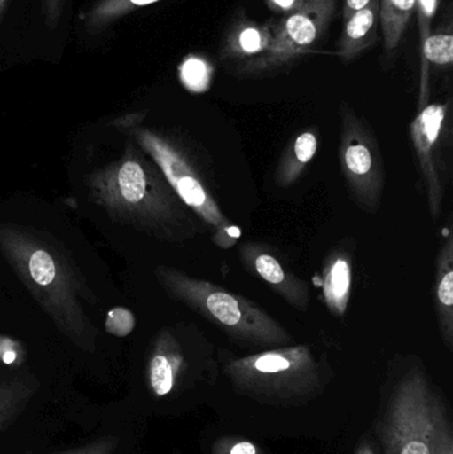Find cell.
<instances>
[{"instance_id":"obj_1","label":"cell","mask_w":453,"mask_h":454,"mask_svg":"<svg viewBox=\"0 0 453 454\" xmlns=\"http://www.w3.org/2000/svg\"><path fill=\"white\" fill-rule=\"evenodd\" d=\"M87 188L111 220L154 239L183 243L207 231L135 141H127L119 159L93 170Z\"/></svg>"},{"instance_id":"obj_2","label":"cell","mask_w":453,"mask_h":454,"mask_svg":"<svg viewBox=\"0 0 453 454\" xmlns=\"http://www.w3.org/2000/svg\"><path fill=\"white\" fill-rule=\"evenodd\" d=\"M0 254L58 330L93 351L98 331L84 303L98 301L68 251L48 232L0 223Z\"/></svg>"},{"instance_id":"obj_3","label":"cell","mask_w":453,"mask_h":454,"mask_svg":"<svg viewBox=\"0 0 453 454\" xmlns=\"http://www.w3.org/2000/svg\"><path fill=\"white\" fill-rule=\"evenodd\" d=\"M154 277L173 301L220 328L236 343L282 347L293 340L278 320L239 294L164 264L154 267Z\"/></svg>"},{"instance_id":"obj_4","label":"cell","mask_w":453,"mask_h":454,"mask_svg":"<svg viewBox=\"0 0 453 454\" xmlns=\"http://www.w3.org/2000/svg\"><path fill=\"white\" fill-rule=\"evenodd\" d=\"M144 117L145 114H124L112 125L153 160L178 199L210 230L213 243L223 250L233 247L241 229L226 217L185 145L172 133L145 127Z\"/></svg>"},{"instance_id":"obj_5","label":"cell","mask_w":453,"mask_h":454,"mask_svg":"<svg viewBox=\"0 0 453 454\" xmlns=\"http://www.w3.org/2000/svg\"><path fill=\"white\" fill-rule=\"evenodd\" d=\"M338 0H300L292 12L274 23L273 42L263 55L237 66L241 76H262L297 60L324 42Z\"/></svg>"},{"instance_id":"obj_6","label":"cell","mask_w":453,"mask_h":454,"mask_svg":"<svg viewBox=\"0 0 453 454\" xmlns=\"http://www.w3.org/2000/svg\"><path fill=\"white\" fill-rule=\"evenodd\" d=\"M340 114V165L351 199L364 212L375 213L385 191V162L379 143L366 120L348 104Z\"/></svg>"},{"instance_id":"obj_7","label":"cell","mask_w":453,"mask_h":454,"mask_svg":"<svg viewBox=\"0 0 453 454\" xmlns=\"http://www.w3.org/2000/svg\"><path fill=\"white\" fill-rule=\"evenodd\" d=\"M433 395L420 371L404 376L394 392L383 426L386 454H433Z\"/></svg>"},{"instance_id":"obj_8","label":"cell","mask_w":453,"mask_h":454,"mask_svg":"<svg viewBox=\"0 0 453 454\" xmlns=\"http://www.w3.org/2000/svg\"><path fill=\"white\" fill-rule=\"evenodd\" d=\"M449 104H427L411 124V140L427 192L431 218L438 221L444 201V184L436 161V145L449 114Z\"/></svg>"},{"instance_id":"obj_9","label":"cell","mask_w":453,"mask_h":454,"mask_svg":"<svg viewBox=\"0 0 453 454\" xmlns=\"http://www.w3.org/2000/svg\"><path fill=\"white\" fill-rule=\"evenodd\" d=\"M242 266L268 283L287 304L298 311H308L310 290L305 280L287 270L269 246L260 242H245L238 246Z\"/></svg>"},{"instance_id":"obj_10","label":"cell","mask_w":453,"mask_h":454,"mask_svg":"<svg viewBox=\"0 0 453 454\" xmlns=\"http://www.w3.org/2000/svg\"><path fill=\"white\" fill-rule=\"evenodd\" d=\"M274 21L260 24L250 19L234 21L226 32L221 45V58L223 60H253L263 55L273 42Z\"/></svg>"},{"instance_id":"obj_11","label":"cell","mask_w":453,"mask_h":454,"mask_svg":"<svg viewBox=\"0 0 453 454\" xmlns=\"http://www.w3.org/2000/svg\"><path fill=\"white\" fill-rule=\"evenodd\" d=\"M183 363L177 330L167 327L160 331L152 348L148 367L149 381L157 396H165L172 392Z\"/></svg>"},{"instance_id":"obj_12","label":"cell","mask_w":453,"mask_h":454,"mask_svg":"<svg viewBox=\"0 0 453 454\" xmlns=\"http://www.w3.org/2000/svg\"><path fill=\"white\" fill-rule=\"evenodd\" d=\"M379 37V0H371L366 7L346 19L337 53L348 64L371 48Z\"/></svg>"},{"instance_id":"obj_13","label":"cell","mask_w":453,"mask_h":454,"mask_svg":"<svg viewBox=\"0 0 453 454\" xmlns=\"http://www.w3.org/2000/svg\"><path fill=\"white\" fill-rule=\"evenodd\" d=\"M435 309L441 336L447 346L453 343V238L447 235L439 251L435 277Z\"/></svg>"},{"instance_id":"obj_14","label":"cell","mask_w":453,"mask_h":454,"mask_svg":"<svg viewBox=\"0 0 453 454\" xmlns=\"http://www.w3.org/2000/svg\"><path fill=\"white\" fill-rule=\"evenodd\" d=\"M351 256L346 250H337L327 259L322 275L324 303L334 317L348 311L351 293Z\"/></svg>"},{"instance_id":"obj_15","label":"cell","mask_w":453,"mask_h":454,"mask_svg":"<svg viewBox=\"0 0 453 454\" xmlns=\"http://www.w3.org/2000/svg\"><path fill=\"white\" fill-rule=\"evenodd\" d=\"M417 0H379V27L385 52L393 55L403 39Z\"/></svg>"},{"instance_id":"obj_16","label":"cell","mask_w":453,"mask_h":454,"mask_svg":"<svg viewBox=\"0 0 453 454\" xmlns=\"http://www.w3.org/2000/svg\"><path fill=\"white\" fill-rule=\"evenodd\" d=\"M316 151H318V138L316 133L310 130L301 133L279 162L277 169L278 185L287 188L295 183L303 172V168L316 157Z\"/></svg>"},{"instance_id":"obj_17","label":"cell","mask_w":453,"mask_h":454,"mask_svg":"<svg viewBox=\"0 0 453 454\" xmlns=\"http://www.w3.org/2000/svg\"><path fill=\"white\" fill-rule=\"evenodd\" d=\"M422 84H420V108L427 106L428 69L427 63L436 66H451L453 61V36L449 31L431 32L422 42Z\"/></svg>"},{"instance_id":"obj_18","label":"cell","mask_w":453,"mask_h":454,"mask_svg":"<svg viewBox=\"0 0 453 454\" xmlns=\"http://www.w3.org/2000/svg\"><path fill=\"white\" fill-rule=\"evenodd\" d=\"M157 2L160 0H98L85 13L82 20L88 31L100 32L122 16Z\"/></svg>"},{"instance_id":"obj_19","label":"cell","mask_w":453,"mask_h":454,"mask_svg":"<svg viewBox=\"0 0 453 454\" xmlns=\"http://www.w3.org/2000/svg\"><path fill=\"white\" fill-rule=\"evenodd\" d=\"M180 80L186 90L193 93L207 92L212 82L213 68L207 60L196 55L184 59L180 68Z\"/></svg>"},{"instance_id":"obj_20","label":"cell","mask_w":453,"mask_h":454,"mask_svg":"<svg viewBox=\"0 0 453 454\" xmlns=\"http://www.w3.org/2000/svg\"><path fill=\"white\" fill-rule=\"evenodd\" d=\"M433 418H435V447L433 454H453L452 429L446 410L438 395H433Z\"/></svg>"},{"instance_id":"obj_21","label":"cell","mask_w":453,"mask_h":454,"mask_svg":"<svg viewBox=\"0 0 453 454\" xmlns=\"http://www.w3.org/2000/svg\"><path fill=\"white\" fill-rule=\"evenodd\" d=\"M135 325L136 319L132 311L124 309V307H116L106 314V333L117 336V338H124V336L129 335Z\"/></svg>"},{"instance_id":"obj_22","label":"cell","mask_w":453,"mask_h":454,"mask_svg":"<svg viewBox=\"0 0 453 454\" xmlns=\"http://www.w3.org/2000/svg\"><path fill=\"white\" fill-rule=\"evenodd\" d=\"M439 0H417L415 11L419 20L420 40H425L431 34V21L435 18Z\"/></svg>"},{"instance_id":"obj_23","label":"cell","mask_w":453,"mask_h":454,"mask_svg":"<svg viewBox=\"0 0 453 454\" xmlns=\"http://www.w3.org/2000/svg\"><path fill=\"white\" fill-rule=\"evenodd\" d=\"M66 0H42V12L45 24L55 29L60 21Z\"/></svg>"},{"instance_id":"obj_24","label":"cell","mask_w":453,"mask_h":454,"mask_svg":"<svg viewBox=\"0 0 453 454\" xmlns=\"http://www.w3.org/2000/svg\"><path fill=\"white\" fill-rule=\"evenodd\" d=\"M298 2H300V0H266L271 11L282 12L285 13V15L292 12V11L297 7Z\"/></svg>"},{"instance_id":"obj_25","label":"cell","mask_w":453,"mask_h":454,"mask_svg":"<svg viewBox=\"0 0 453 454\" xmlns=\"http://www.w3.org/2000/svg\"><path fill=\"white\" fill-rule=\"evenodd\" d=\"M371 0H343V19L350 18L354 12L366 7Z\"/></svg>"},{"instance_id":"obj_26","label":"cell","mask_w":453,"mask_h":454,"mask_svg":"<svg viewBox=\"0 0 453 454\" xmlns=\"http://www.w3.org/2000/svg\"><path fill=\"white\" fill-rule=\"evenodd\" d=\"M16 352L11 351L10 348H7V339L0 338V359L5 363V364H12L16 360Z\"/></svg>"},{"instance_id":"obj_27","label":"cell","mask_w":453,"mask_h":454,"mask_svg":"<svg viewBox=\"0 0 453 454\" xmlns=\"http://www.w3.org/2000/svg\"><path fill=\"white\" fill-rule=\"evenodd\" d=\"M230 454H255V448L250 442H239L234 445Z\"/></svg>"},{"instance_id":"obj_28","label":"cell","mask_w":453,"mask_h":454,"mask_svg":"<svg viewBox=\"0 0 453 454\" xmlns=\"http://www.w3.org/2000/svg\"><path fill=\"white\" fill-rule=\"evenodd\" d=\"M5 3H7V0H0V18H2L3 11H4Z\"/></svg>"},{"instance_id":"obj_29","label":"cell","mask_w":453,"mask_h":454,"mask_svg":"<svg viewBox=\"0 0 453 454\" xmlns=\"http://www.w3.org/2000/svg\"><path fill=\"white\" fill-rule=\"evenodd\" d=\"M359 454H372V452L370 448H362V450H359Z\"/></svg>"},{"instance_id":"obj_30","label":"cell","mask_w":453,"mask_h":454,"mask_svg":"<svg viewBox=\"0 0 453 454\" xmlns=\"http://www.w3.org/2000/svg\"><path fill=\"white\" fill-rule=\"evenodd\" d=\"M7 388V386H0V394H2L4 389ZM0 410H2V405H0Z\"/></svg>"},{"instance_id":"obj_31","label":"cell","mask_w":453,"mask_h":454,"mask_svg":"<svg viewBox=\"0 0 453 454\" xmlns=\"http://www.w3.org/2000/svg\"><path fill=\"white\" fill-rule=\"evenodd\" d=\"M72 454H96V453H88L87 450H82V452L72 453Z\"/></svg>"}]
</instances>
